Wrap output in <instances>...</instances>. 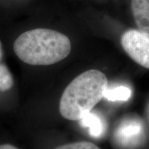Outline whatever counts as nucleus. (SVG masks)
Returning <instances> with one entry per match:
<instances>
[{"mask_svg": "<svg viewBox=\"0 0 149 149\" xmlns=\"http://www.w3.org/2000/svg\"><path fill=\"white\" fill-rule=\"evenodd\" d=\"M13 51L26 64L48 66L66 58L71 51V43L59 31L38 28L19 35L14 42Z\"/></svg>", "mask_w": 149, "mask_h": 149, "instance_id": "1", "label": "nucleus"}, {"mask_svg": "<svg viewBox=\"0 0 149 149\" xmlns=\"http://www.w3.org/2000/svg\"><path fill=\"white\" fill-rule=\"evenodd\" d=\"M108 87L107 76L100 70L82 72L65 88L59 102L61 115L68 120H79L104 97Z\"/></svg>", "mask_w": 149, "mask_h": 149, "instance_id": "2", "label": "nucleus"}, {"mask_svg": "<svg viewBox=\"0 0 149 149\" xmlns=\"http://www.w3.org/2000/svg\"><path fill=\"white\" fill-rule=\"evenodd\" d=\"M121 44L130 58L149 68V34L139 29L128 30L122 35Z\"/></svg>", "mask_w": 149, "mask_h": 149, "instance_id": "3", "label": "nucleus"}, {"mask_svg": "<svg viewBox=\"0 0 149 149\" xmlns=\"http://www.w3.org/2000/svg\"><path fill=\"white\" fill-rule=\"evenodd\" d=\"M143 123L137 118L126 119L121 123L115 132V139L124 148H133L142 142L144 137Z\"/></svg>", "mask_w": 149, "mask_h": 149, "instance_id": "4", "label": "nucleus"}, {"mask_svg": "<svg viewBox=\"0 0 149 149\" xmlns=\"http://www.w3.org/2000/svg\"><path fill=\"white\" fill-rule=\"evenodd\" d=\"M131 9L138 29L149 34V0H131Z\"/></svg>", "mask_w": 149, "mask_h": 149, "instance_id": "5", "label": "nucleus"}, {"mask_svg": "<svg viewBox=\"0 0 149 149\" xmlns=\"http://www.w3.org/2000/svg\"><path fill=\"white\" fill-rule=\"evenodd\" d=\"M80 124L85 128H88L90 135L93 137H100L104 133V124L102 119L96 113L88 112L79 120Z\"/></svg>", "mask_w": 149, "mask_h": 149, "instance_id": "6", "label": "nucleus"}, {"mask_svg": "<svg viewBox=\"0 0 149 149\" xmlns=\"http://www.w3.org/2000/svg\"><path fill=\"white\" fill-rule=\"evenodd\" d=\"M132 95V91L127 86H120L115 88H109L108 87L104 93V97L111 102L128 101Z\"/></svg>", "mask_w": 149, "mask_h": 149, "instance_id": "7", "label": "nucleus"}, {"mask_svg": "<svg viewBox=\"0 0 149 149\" xmlns=\"http://www.w3.org/2000/svg\"><path fill=\"white\" fill-rule=\"evenodd\" d=\"M13 83V78L8 67L0 63V91L4 92L10 90Z\"/></svg>", "mask_w": 149, "mask_h": 149, "instance_id": "8", "label": "nucleus"}, {"mask_svg": "<svg viewBox=\"0 0 149 149\" xmlns=\"http://www.w3.org/2000/svg\"><path fill=\"white\" fill-rule=\"evenodd\" d=\"M55 149H101L93 143L89 141H77L58 146Z\"/></svg>", "mask_w": 149, "mask_h": 149, "instance_id": "9", "label": "nucleus"}, {"mask_svg": "<svg viewBox=\"0 0 149 149\" xmlns=\"http://www.w3.org/2000/svg\"><path fill=\"white\" fill-rule=\"evenodd\" d=\"M0 149H19L13 145H11L9 144H1L0 145Z\"/></svg>", "mask_w": 149, "mask_h": 149, "instance_id": "10", "label": "nucleus"}, {"mask_svg": "<svg viewBox=\"0 0 149 149\" xmlns=\"http://www.w3.org/2000/svg\"><path fill=\"white\" fill-rule=\"evenodd\" d=\"M3 55V48H2V44H1V40H0V61H1V59H2Z\"/></svg>", "mask_w": 149, "mask_h": 149, "instance_id": "11", "label": "nucleus"}]
</instances>
